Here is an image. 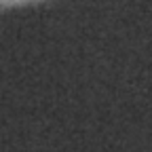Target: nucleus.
Wrapping results in <instances>:
<instances>
[{"instance_id": "nucleus-1", "label": "nucleus", "mask_w": 152, "mask_h": 152, "mask_svg": "<svg viewBox=\"0 0 152 152\" xmlns=\"http://www.w3.org/2000/svg\"><path fill=\"white\" fill-rule=\"evenodd\" d=\"M36 2H45V0H0V11H7V9H19V7L36 4Z\"/></svg>"}]
</instances>
